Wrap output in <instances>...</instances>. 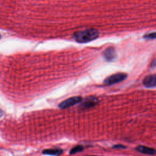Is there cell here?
I'll return each mask as SVG.
<instances>
[{
    "mask_svg": "<svg viewBox=\"0 0 156 156\" xmlns=\"http://www.w3.org/2000/svg\"><path fill=\"white\" fill-rule=\"evenodd\" d=\"M98 102V99L94 96H90L84 99L80 105V108L82 110L88 109L94 107Z\"/></svg>",
    "mask_w": 156,
    "mask_h": 156,
    "instance_id": "4",
    "label": "cell"
},
{
    "mask_svg": "<svg viewBox=\"0 0 156 156\" xmlns=\"http://www.w3.org/2000/svg\"><path fill=\"white\" fill-rule=\"evenodd\" d=\"M82 101V99L80 96H74L66 99V100L62 102L59 105L58 107L60 108H67L70 107H72L77 104H79Z\"/></svg>",
    "mask_w": 156,
    "mask_h": 156,
    "instance_id": "3",
    "label": "cell"
},
{
    "mask_svg": "<svg viewBox=\"0 0 156 156\" xmlns=\"http://www.w3.org/2000/svg\"><path fill=\"white\" fill-rule=\"evenodd\" d=\"M143 85L148 88L156 87V74L146 76L143 80Z\"/></svg>",
    "mask_w": 156,
    "mask_h": 156,
    "instance_id": "5",
    "label": "cell"
},
{
    "mask_svg": "<svg viewBox=\"0 0 156 156\" xmlns=\"http://www.w3.org/2000/svg\"><path fill=\"white\" fill-rule=\"evenodd\" d=\"M3 114H4V112H3V111H2L1 109H0V118H1V117L2 116Z\"/></svg>",
    "mask_w": 156,
    "mask_h": 156,
    "instance_id": "12",
    "label": "cell"
},
{
    "mask_svg": "<svg viewBox=\"0 0 156 156\" xmlns=\"http://www.w3.org/2000/svg\"><path fill=\"white\" fill-rule=\"evenodd\" d=\"M0 38H1V35H0Z\"/></svg>",
    "mask_w": 156,
    "mask_h": 156,
    "instance_id": "13",
    "label": "cell"
},
{
    "mask_svg": "<svg viewBox=\"0 0 156 156\" xmlns=\"http://www.w3.org/2000/svg\"><path fill=\"white\" fill-rule=\"evenodd\" d=\"M136 150L138 152H140L144 154H147L150 155H154L156 154V150H155L152 147H147L145 146H142V145L138 146L136 147Z\"/></svg>",
    "mask_w": 156,
    "mask_h": 156,
    "instance_id": "6",
    "label": "cell"
},
{
    "mask_svg": "<svg viewBox=\"0 0 156 156\" xmlns=\"http://www.w3.org/2000/svg\"><path fill=\"white\" fill-rule=\"evenodd\" d=\"M114 147H116V148H121V147L124 148V147H125V146H122V145H119V144H118V145L115 146Z\"/></svg>",
    "mask_w": 156,
    "mask_h": 156,
    "instance_id": "11",
    "label": "cell"
},
{
    "mask_svg": "<svg viewBox=\"0 0 156 156\" xmlns=\"http://www.w3.org/2000/svg\"><path fill=\"white\" fill-rule=\"evenodd\" d=\"M104 56L107 60H113L116 56V52H115V49L112 47L107 48L104 52Z\"/></svg>",
    "mask_w": 156,
    "mask_h": 156,
    "instance_id": "7",
    "label": "cell"
},
{
    "mask_svg": "<svg viewBox=\"0 0 156 156\" xmlns=\"http://www.w3.org/2000/svg\"><path fill=\"white\" fill-rule=\"evenodd\" d=\"M127 77V74L124 73H118L114 74H112L104 80V84L105 85H113L117 83L118 82H122L125 80Z\"/></svg>",
    "mask_w": 156,
    "mask_h": 156,
    "instance_id": "2",
    "label": "cell"
},
{
    "mask_svg": "<svg viewBox=\"0 0 156 156\" xmlns=\"http://www.w3.org/2000/svg\"><path fill=\"white\" fill-rule=\"evenodd\" d=\"M144 38H149V39H154L156 38V32L154 33H151L149 34H147L144 36Z\"/></svg>",
    "mask_w": 156,
    "mask_h": 156,
    "instance_id": "10",
    "label": "cell"
},
{
    "mask_svg": "<svg viewBox=\"0 0 156 156\" xmlns=\"http://www.w3.org/2000/svg\"><path fill=\"white\" fill-rule=\"evenodd\" d=\"M63 151L60 149H48L43 151V154L49 155H58L62 153Z\"/></svg>",
    "mask_w": 156,
    "mask_h": 156,
    "instance_id": "8",
    "label": "cell"
},
{
    "mask_svg": "<svg viewBox=\"0 0 156 156\" xmlns=\"http://www.w3.org/2000/svg\"><path fill=\"white\" fill-rule=\"evenodd\" d=\"M99 36V32L94 29H87L79 30L74 33V38L78 43H87L92 41Z\"/></svg>",
    "mask_w": 156,
    "mask_h": 156,
    "instance_id": "1",
    "label": "cell"
},
{
    "mask_svg": "<svg viewBox=\"0 0 156 156\" xmlns=\"http://www.w3.org/2000/svg\"><path fill=\"white\" fill-rule=\"evenodd\" d=\"M83 150V147L81 145H77L74 147H73L71 149V150L70 151V154H76L77 152H81Z\"/></svg>",
    "mask_w": 156,
    "mask_h": 156,
    "instance_id": "9",
    "label": "cell"
}]
</instances>
